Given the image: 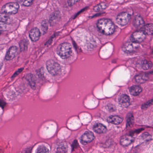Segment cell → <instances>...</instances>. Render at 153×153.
Masks as SVG:
<instances>
[{"label":"cell","mask_w":153,"mask_h":153,"mask_svg":"<svg viewBox=\"0 0 153 153\" xmlns=\"http://www.w3.org/2000/svg\"><path fill=\"white\" fill-rule=\"evenodd\" d=\"M97 28L101 33L105 35H111L115 31V26L111 20L107 19H99L97 24Z\"/></svg>","instance_id":"cell-1"},{"label":"cell","mask_w":153,"mask_h":153,"mask_svg":"<svg viewBox=\"0 0 153 153\" xmlns=\"http://www.w3.org/2000/svg\"><path fill=\"white\" fill-rule=\"evenodd\" d=\"M57 53L62 59H68L72 53L71 45L68 42L61 44L57 48Z\"/></svg>","instance_id":"cell-2"},{"label":"cell","mask_w":153,"mask_h":153,"mask_svg":"<svg viewBox=\"0 0 153 153\" xmlns=\"http://www.w3.org/2000/svg\"><path fill=\"white\" fill-rule=\"evenodd\" d=\"M46 66L47 70L52 76H57L61 72L60 65L53 60L50 59L47 61Z\"/></svg>","instance_id":"cell-3"},{"label":"cell","mask_w":153,"mask_h":153,"mask_svg":"<svg viewBox=\"0 0 153 153\" xmlns=\"http://www.w3.org/2000/svg\"><path fill=\"white\" fill-rule=\"evenodd\" d=\"M19 6L16 2H10L2 7L1 12L7 15H15L18 12Z\"/></svg>","instance_id":"cell-4"},{"label":"cell","mask_w":153,"mask_h":153,"mask_svg":"<svg viewBox=\"0 0 153 153\" xmlns=\"http://www.w3.org/2000/svg\"><path fill=\"white\" fill-rule=\"evenodd\" d=\"M139 45L133 42L126 43L123 46V50L126 53H132L138 49Z\"/></svg>","instance_id":"cell-5"},{"label":"cell","mask_w":153,"mask_h":153,"mask_svg":"<svg viewBox=\"0 0 153 153\" xmlns=\"http://www.w3.org/2000/svg\"><path fill=\"white\" fill-rule=\"evenodd\" d=\"M130 16L126 12L119 14L116 18V21L120 25L125 26L127 25L130 20Z\"/></svg>","instance_id":"cell-6"},{"label":"cell","mask_w":153,"mask_h":153,"mask_svg":"<svg viewBox=\"0 0 153 153\" xmlns=\"http://www.w3.org/2000/svg\"><path fill=\"white\" fill-rule=\"evenodd\" d=\"M145 38H146V34L142 31L134 32L131 36V42L137 44L143 42Z\"/></svg>","instance_id":"cell-7"},{"label":"cell","mask_w":153,"mask_h":153,"mask_svg":"<svg viewBox=\"0 0 153 153\" xmlns=\"http://www.w3.org/2000/svg\"><path fill=\"white\" fill-rule=\"evenodd\" d=\"M94 138L95 136L93 132L87 131L81 137L80 142L83 145H86L93 141Z\"/></svg>","instance_id":"cell-8"},{"label":"cell","mask_w":153,"mask_h":153,"mask_svg":"<svg viewBox=\"0 0 153 153\" xmlns=\"http://www.w3.org/2000/svg\"><path fill=\"white\" fill-rule=\"evenodd\" d=\"M18 50L16 46H13L10 47L7 52V54L5 57L6 60L8 61L13 59L14 58H15L17 54L18 51Z\"/></svg>","instance_id":"cell-9"},{"label":"cell","mask_w":153,"mask_h":153,"mask_svg":"<svg viewBox=\"0 0 153 153\" xmlns=\"http://www.w3.org/2000/svg\"><path fill=\"white\" fill-rule=\"evenodd\" d=\"M29 36L33 42H35L38 41L41 36V33L38 28H33L29 33Z\"/></svg>","instance_id":"cell-10"},{"label":"cell","mask_w":153,"mask_h":153,"mask_svg":"<svg viewBox=\"0 0 153 153\" xmlns=\"http://www.w3.org/2000/svg\"><path fill=\"white\" fill-rule=\"evenodd\" d=\"M119 102L122 107L126 108L130 105V99L127 95H122L119 98Z\"/></svg>","instance_id":"cell-11"},{"label":"cell","mask_w":153,"mask_h":153,"mask_svg":"<svg viewBox=\"0 0 153 153\" xmlns=\"http://www.w3.org/2000/svg\"><path fill=\"white\" fill-rule=\"evenodd\" d=\"M134 138L131 135H126L123 136L120 140L122 146H128L134 141Z\"/></svg>","instance_id":"cell-12"},{"label":"cell","mask_w":153,"mask_h":153,"mask_svg":"<svg viewBox=\"0 0 153 153\" xmlns=\"http://www.w3.org/2000/svg\"><path fill=\"white\" fill-rule=\"evenodd\" d=\"M108 122L114 124H119L121 123L123 119L121 117L117 115H111L109 116L107 119Z\"/></svg>","instance_id":"cell-13"},{"label":"cell","mask_w":153,"mask_h":153,"mask_svg":"<svg viewBox=\"0 0 153 153\" xmlns=\"http://www.w3.org/2000/svg\"><path fill=\"white\" fill-rule=\"evenodd\" d=\"M133 25L138 28H141L144 26V21L142 17L139 16H137L133 21Z\"/></svg>","instance_id":"cell-14"},{"label":"cell","mask_w":153,"mask_h":153,"mask_svg":"<svg viewBox=\"0 0 153 153\" xmlns=\"http://www.w3.org/2000/svg\"><path fill=\"white\" fill-rule=\"evenodd\" d=\"M93 130L96 133L102 134V133H104L106 132V128L102 124L97 123L94 126Z\"/></svg>","instance_id":"cell-15"},{"label":"cell","mask_w":153,"mask_h":153,"mask_svg":"<svg viewBox=\"0 0 153 153\" xmlns=\"http://www.w3.org/2000/svg\"><path fill=\"white\" fill-rule=\"evenodd\" d=\"M26 79L28 82V84L30 85L33 89H35L36 86V82L35 79L33 75L31 74H28L26 76Z\"/></svg>","instance_id":"cell-16"},{"label":"cell","mask_w":153,"mask_h":153,"mask_svg":"<svg viewBox=\"0 0 153 153\" xmlns=\"http://www.w3.org/2000/svg\"><path fill=\"white\" fill-rule=\"evenodd\" d=\"M142 88L138 85H134L130 88L129 92L133 96H137L141 93Z\"/></svg>","instance_id":"cell-17"},{"label":"cell","mask_w":153,"mask_h":153,"mask_svg":"<svg viewBox=\"0 0 153 153\" xmlns=\"http://www.w3.org/2000/svg\"><path fill=\"white\" fill-rule=\"evenodd\" d=\"M148 79V76L146 74H140L135 76V79L136 82L139 84L145 83Z\"/></svg>","instance_id":"cell-18"},{"label":"cell","mask_w":153,"mask_h":153,"mask_svg":"<svg viewBox=\"0 0 153 153\" xmlns=\"http://www.w3.org/2000/svg\"><path fill=\"white\" fill-rule=\"evenodd\" d=\"M146 34L151 35L153 34V25L147 24L142 28V30Z\"/></svg>","instance_id":"cell-19"},{"label":"cell","mask_w":153,"mask_h":153,"mask_svg":"<svg viewBox=\"0 0 153 153\" xmlns=\"http://www.w3.org/2000/svg\"><path fill=\"white\" fill-rule=\"evenodd\" d=\"M60 15L58 14V12L54 13L53 15L50 18V22L52 26L53 25L58 22V19H59Z\"/></svg>","instance_id":"cell-20"},{"label":"cell","mask_w":153,"mask_h":153,"mask_svg":"<svg viewBox=\"0 0 153 153\" xmlns=\"http://www.w3.org/2000/svg\"><path fill=\"white\" fill-rule=\"evenodd\" d=\"M107 7V5L106 3L102 2V3H99L98 5H96L94 7V10L95 11H96V12L102 11V10L105 9Z\"/></svg>","instance_id":"cell-21"},{"label":"cell","mask_w":153,"mask_h":153,"mask_svg":"<svg viewBox=\"0 0 153 153\" xmlns=\"http://www.w3.org/2000/svg\"><path fill=\"white\" fill-rule=\"evenodd\" d=\"M153 66L152 62L144 60L142 62V64H141V67H142L143 69L145 70L149 69L151 68Z\"/></svg>","instance_id":"cell-22"},{"label":"cell","mask_w":153,"mask_h":153,"mask_svg":"<svg viewBox=\"0 0 153 153\" xmlns=\"http://www.w3.org/2000/svg\"><path fill=\"white\" fill-rule=\"evenodd\" d=\"M68 151V147L65 145H60L57 148V153H67Z\"/></svg>","instance_id":"cell-23"},{"label":"cell","mask_w":153,"mask_h":153,"mask_svg":"<svg viewBox=\"0 0 153 153\" xmlns=\"http://www.w3.org/2000/svg\"><path fill=\"white\" fill-rule=\"evenodd\" d=\"M49 150L46 147L44 146H39L36 150V153H49Z\"/></svg>","instance_id":"cell-24"},{"label":"cell","mask_w":153,"mask_h":153,"mask_svg":"<svg viewBox=\"0 0 153 153\" xmlns=\"http://www.w3.org/2000/svg\"><path fill=\"white\" fill-rule=\"evenodd\" d=\"M19 46H20V49L21 51H24L26 50L27 46V42L26 40H22L19 43Z\"/></svg>","instance_id":"cell-25"},{"label":"cell","mask_w":153,"mask_h":153,"mask_svg":"<svg viewBox=\"0 0 153 153\" xmlns=\"http://www.w3.org/2000/svg\"><path fill=\"white\" fill-rule=\"evenodd\" d=\"M8 15H7V14L1 12V23L7 22L8 21L10 18Z\"/></svg>","instance_id":"cell-26"},{"label":"cell","mask_w":153,"mask_h":153,"mask_svg":"<svg viewBox=\"0 0 153 153\" xmlns=\"http://www.w3.org/2000/svg\"><path fill=\"white\" fill-rule=\"evenodd\" d=\"M33 1H24L23 2V5L24 6H26V7H29V6H31L33 4Z\"/></svg>","instance_id":"cell-27"},{"label":"cell","mask_w":153,"mask_h":153,"mask_svg":"<svg viewBox=\"0 0 153 153\" xmlns=\"http://www.w3.org/2000/svg\"><path fill=\"white\" fill-rule=\"evenodd\" d=\"M78 2H79V1H68V4L70 7L73 6V5H75V4H76Z\"/></svg>","instance_id":"cell-28"},{"label":"cell","mask_w":153,"mask_h":153,"mask_svg":"<svg viewBox=\"0 0 153 153\" xmlns=\"http://www.w3.org/2000/svg\"><path fill=\"white\" fill-rule=\"evenodd\" d=\"M133 121V116H130L129 118L127 120V125H129L132 123V122Z\"/></svg>","instance_id":"cell-29"},{"label":"cell","mask_w":153,"mask_h":153,"mask_svg":"<svg viewBox=\"0 0 153 153\" xmlns=\"http://www.w3.org/2000/svg\"><path fill=\"white\" fill-rule=\"evenodd\" d=\"M43 25H42V27L43 29L42 30L43 31H44L45 32V31H46V30H47V28H48V26L47 25L46 26H45V25H46V22H43Z\"/></svg>","instance_id":"cell-30"},{"label":"cell","mask_w":153,"mask_h":153,"mask_svg":"<svg viewBox=\"0 0 153 153\" xmlns=\"http://www.w3.org/2000/svg\"><path fill=\"white\" fill-rule=\"evenodd\" d=\"M23 69H19V70L18 71H16V72L15 73V74H14V75H13V77H14L16 76H17L18 74H19V73H20V72H21V71H23Z\"/></svg>","instance_id":"cell-31"},{"label":"cell","mask_w":153,"mask_h":153,"mask_svg":"<svg viewBox=\"0 0 153 153\" xmlns=\"http://www.w3.org/2000/svg\"><path fill=\"white\" fill-rule=\"evenodd\" d=\"M152 103V102L150 101V102H148L147 103H146V104H145L144 105H142V107L143 109H144V108H146L149 105L151 104Z\"/></svg>","instance_id":"cell-32"}]
</instances>
